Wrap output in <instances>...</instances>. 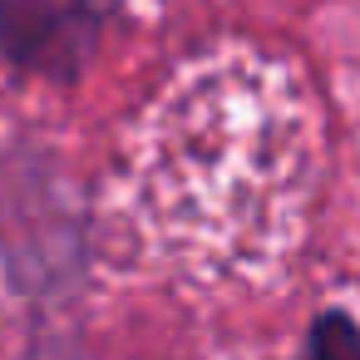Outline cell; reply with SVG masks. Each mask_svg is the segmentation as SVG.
I'll list each match as a JSON object with an SVG mask.
<instances>
[{
    "label": "cell",
    "mask_w": 360,
    "mask_h": 360,
    "mask_svg": "<svg viewBox=\"0 0 360 360\" xmlns=\"http://www.w3.org/2000/svg\"><path fill=\"white\" fill-rule=\"evenodd\" d=\"M311 139L296 84L262 60L188 70L129 143L124 202L148 252L193 276H247L296 237Z\"/></svg>",
    "instance_id": "6da1fadb"
},
{
    "label": "cell",
    "mask_w": 360,
    "mask_h": 360,
    "mask_svg": "<svg viewBox=\"0 0 360 360\" xmlns=\"http://www.w3.org/2000/svg\"><path fill=\"white\" fill-rule=\"evenodd\" d=\"M99 30V0H0V50L15 65L70 75Z\"/></svg>",
    "instance_id": "7a4b0ae2"
}]
</instances>
